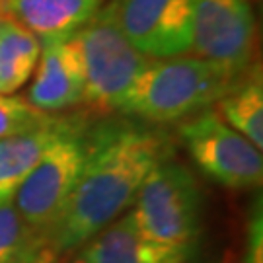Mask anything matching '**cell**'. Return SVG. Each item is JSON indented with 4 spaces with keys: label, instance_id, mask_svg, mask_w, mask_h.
<instances>
[{
    "label": "cell",
    "instance_id": "ba28073f",
    "mask_svg": "<svg viewBox=\"0 0 263 263\" xmlns=\"http://www.w3.org/2000/svg\"><path fill=\"white\" fill-rule=\"evenodd\" d=\"M255 20L248 0H195L189 53L242 76L252 65Z\"/></svg>",
    "mask_w": 263,
    "mask_h": 263
},
{
    "label": "cell",
    "instance_id": "7a4b0ae2",
    "mask_svg": "<svg viewBox=\"0 0 263 263\" xmlns=\"http://www.w3.org/2000/svg\"><path fill=\"white\" fill-rule=\"evenodd\" d=\"M238 80L240 76L193 55L152 59L117 111L156 125L183 121L213 107Z\"/></svg>",
    "mask_w": 263,
    "mask_h": 263
},
{
    "label": "cell",
    "instance_id": "8992f818",
    "mask_svg": "<svg viewBox=\"0 0 263 263\" xmlns=\"http://www.w3.org/2000/svg\"><path fill=\"white\" fill-rule=\"evenodd\" d=\"M179 137L197 168L228 189H255L263 179L261 148L226 125L211 107L187 117Z\"/></svg>",
    "mask_w": 263,
    "mask_h": 263
},
{
    "label": "cell",
    "instance_id": "9a60e30c",
    "mask_svg": "<svg viewBox=\"0 0 263 263\" xmlns=\"http://www.w3.org/2000/svg\"><path fill=\"white\" fill-rule=\"evenodd\" d=\"M49 248L24 222L14 201L0 205V263H31Z\"/></svg>",
    "mask_w": 263,
    "mask_h": 263
},
{
    "label": "cell",
    "instance_id": "d6986e66",
    "mask_svg": "<svg viewBox=\"0 0 263 263\" xmlns=\"http://www.w3.org/2000/svg\"><path fill=\"white\" fill-rule=\"evenodd\" d=\"M0 16H6V0H0Z\"/></svg>",
    "mask_w": 263,
    "mask_h": 263
},
{
    "label": "cell",
    "instance_id": "4fadbf2b",
    "mask_svg": "<svg viewBox=\"0 0 263 263\" xmlns=\"http://www.w3.org/2000/svg\"><path fill=\"white\" fill-rule=\"evenodd\" d=\"M220 119L244 135L257 148L263 146V82L259 66H252L213 105Z\"/></svg>",
    "mask_w": 263,
    "mask_h": 263
},
{
    "label": "cell",
    "instance_id": "52a82bcc",
    "mask_svg": "<svg viewBox=\"0 0 263 263\" xmlns=\"http://www.w3.org/2000/svg\"><path fill=\"white\" fill-rule=\"evenodd\" d=\"M195 0H109L102 14L151 59L189 55Z\"/></svg>",
    "mask_w": 263,
    "mask_h": 263
},
{
    "label": "cell",
    "instance_id": "2e32d148",
    "mask_svg": "<svg viewBox=\"0 0 263 263\" xmlns=\"http://www.w3.org/2000/svg\"><path fill=\"white\" fill-rule=\"evenodd\" d=\"M59 117L31 105L28 100L0 94V141L47 129Z\"/></svg>",
    "mask_w": 263,
    "mask_h": 263
},
{
    "label": "cell",
    "instance_id": "e0dca14e",
    "mask_svg": "<svg viewBox=\"0 0 263 263\" xmlns=\"http://www.w3.org/2000/svg\"><path fill=\"white\" fill-rule=\"evenodd\" d=\"M244 263H263V216L261 199L252 209L250 222H248V242H246Z\"/></svg>",
    "mask_w": 263,
    "mask_h": 263
},
{
    "label": "cell",
    "instance_id": "277c9868",
    "mask_svg": "<svg viewBox=\"0 0 263 263\" xmlns=\"http://www.w3.org/2000/svg\"><path fill=\"white\" fill-rule=\"evenodd\" d=\"M84 160L86 127L70 119L65 131L43 151L14 197V207L24 222L45 244L74 191Z\"/></svg>",
    "mask_w": 263,
    "mask_h": 263
},
{
    "label": "cell",
    "instance_id": "6da1fadb",
    "mask_svg": "<svg viewBox=\"0 0 263 263\" xmlns=\"http://www.w3.org/2000/svg\"><path fill=\"white\" fill-rule=\"evenodd\" d=\"M170 152L172 144L162 133L137 123L111 121L86 131L84 168L49 236V250L59 257L76 252L119 218Z\"/></svg>",
    "mask_w": 263,
    "mask_h": 263
},
{
    "label": "cell",
    "instance_id": "ac0fdd59",
    "mask_svg": "<svg viewBox=\"0 0 263 263\" xmlns=\"http://www.w3.org/2000/svg\"><path fill=\"white\" fill-rule=\"evenodd\" d=\"M31 263H59V255L55 252H51L49 248H43Z\"/></svg>",
    "mask_w": 263,
    "mask_h": 263
},
{
    "label": "cell",
    "instance_id": "5bb4252c",
    "mask_svg": "<svg viewBox=\"0 0 263 263\" xmlns=\"http://www.w3.org/2000/svg\"><path fill=\"white\" fill-rule=\"evenodd\" d=\"M41 41L10 16H0V94L14 96L35 72Z\"/></svg>",
    "mask_w": 263,
    "mask_h": 263
},
{
    "label": "cell",
    "instance_id": "7c38bea8",
    "mask_svg": "<svg viewBox=\"0 0 263 263\" xmlns=\"http://www.w3.org/2000/svg\"><path fill=\"white\" fill-rule=\"evenodd\" d=\"M70 119H59L47 129L0 141V205L12 203L20 185L37 164L43 151L66 129Z\"/></svg>",
    "mask_w": 263,
    "mask_h": 263
},
{
    "label": "cell",
    "instance_id": "8fae6325",
    "mask_svg": "<svg viewBox=\"0 0 263 263\" xmlns=\"http://www.w3.org/2000/svg\"><path fill=\"white\" fill-rule=\"evenodd\" d=\"M102 6L104 0H6V16L41 43H51L72 37Z\"/></svg>",
    "mask_w": 263,
    "mask_h": 263
},
{
    "label": "cell",
    "instance_id": "3957f363",
    "mask_svg": "<svg viewBox=\"0 0 263 263\" xmlns=\"http://www.w3.org/2000/svg\"><path fill=\"white\" fill-rule=\"evenodd\" d=\"M129 213L151 242L191 254L201 230L197 181L183 164L168 156L146 176Z\"/></svg>",
    "mask_w": 263,
    "mask_h": 263
},
{
    "label": "cell",
    "instance_id": "30bf717a",
    "mask_svg": "<svg viewBox=\"0 0 263 263\" xmlns=\"http://www.w3.org/2000/svg\"><path fill=\"white\" fill-rule=\"evenodd\" d=\"M187 252L144 238L131 213H125L76 250L72 263H189Z\"/></svg>",
    "mask_w": 263,
    "mask_h": 263
},
{
    "label": "cell",
    "instance_id": "9c48e42d",
    "mask_svg": "<svg viewBox=\"0 0 263 263\" xmlns=\"http://www.w3.org/2000/svg\"><path fill=\"white\" fill-rule=\"evenodd\" d=\"M28 102L45 113L65 111L84 102V70L70 37L41 43Z\"/></svg>",
    "mask_w": 263,
    "mask_h": 263
},
{
    "label": "cell",
    "instance_id": "5b68a950",
    "mask_svg": "<svg viewBox=\"0 0 263 263\" xmlns=\"http://www.w3.org/2000/svg\"><path fill=\"white\" fill-rule=\"evenodd\" d=\"M70 39L84 70V102L96 109L117 111L152 59L142 55L102 10Z\"/></svg>",
    "mask_w": 263,
    "mask_h": 263
}]
</instances>
